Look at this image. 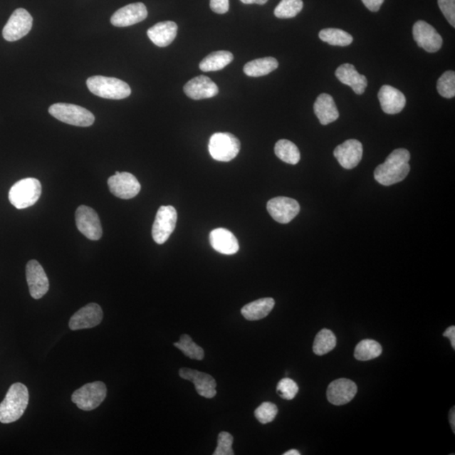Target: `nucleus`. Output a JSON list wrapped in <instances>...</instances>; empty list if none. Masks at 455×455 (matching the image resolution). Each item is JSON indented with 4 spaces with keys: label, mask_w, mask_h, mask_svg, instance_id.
I'll return each mask as SVG.
<instances>
[{
    "label": "nucleus",
    "mask_w": 455,
    "mask_h": 455,
    "mask_svg": "<svg viewBox=\"0 0 455 455\" xmlns=\"http://www.w3.org/2000/svg\"><path fill=\"white\" fill-rule=\"evenodd\" d=\"M362 142L357 140H348L334 150V156L344 169H351L357 167L362 158Z\"/></svg>",
    "instance_id": "obj_16"
},
{
    "label": "nucleus",
    "mask_w": 455,
    "mask_h": 455,
    "mask_svg": "<svg viewBox=\"0 0 455 455\" xmlns=\"http://www.w3.org/2000/svg\"><path fill=\"white\" fill-rule=\"evenodd\" d=\"M438 4L449 24L455 27V0H438Z\"/></svg>",
    "instance_id": "obj_39"
},
{
    "label": "nucleus",
    "mask_w": 455,
    "mask_h": 455,
    "mask_svg": "<svg viewBox=\"0 0 455 455\" xmlns=\"http://www.w3.org/2000/svg\"><path fill=\"white\" fill-rule=\"evenodd\" d=\"M174 346L181 350L191 360H202L204 357V351L199 345L192 341L190 335L184 334L181 335L180 341L174 343Z\"/></svg>",
    "instance_id": "obj_33"
},
{
    "label": "nucleus",
    "mask_w": 455,
    "mask_h": 455,
    "mask_svg": "<svg viewBox=\"0 0 455 455\" xmlns=\"http://www.w3.org/2000/svg\"><path fill=\"white\" fill-rule=\"evenodd\" d=\"M243 4H260V6H263L268 0H241Z\"/></svg>",
    "instance_id": "obj_43"
},
{
    "label": "nucleus",
    "mask_w": 455,
    "mask_h": 455,
    "mask_svg": "<svg viewBox=\"0 0 455 455\" xmlns=\"http://www.w3.org/2000/svg\"><path fill=\"white\" fill-rule=\"evenodd\" d=\"M86 85L92 94L105 99H125L131 95L132 92L126 82L118 80L117 78L92 76L87 80Z\"/></svg>",
    "instance_id": "obj_3"
},
{
    "label": "nucleus",
    "mask_w": 455,
    "mask_h": 455,
    "mask_svg": "<svg viewBox=\"0 0 455 455\" xmlns=\"http://www.w3.org/2000/svg\"><path fill=\"white\" fill-rule=\"evenodd\" d=\"M274 305L275 300L273 298H260L244 306L241 314L248 320H261L270 314Z\"/></svg>",
    "instance_id": "obj_26"
},
{
    "label": "nucleus",
    "mask_w": 455,
    "mask_h": 455,
    "mask_svg": "<svg viewBox=\"0 0 455 455\" xmlns=\"http://www.w3.org/2000/svg\"><path fill=\"white\" fill-rule=\"evenodd\" d=\"M26 275L31 296L35 300L43 298L49 291V280L38 261L31 260L26 265Z\"/></svg>",
    "instance_id": "obj_14"
},
{
    "label": "nucleus",
    "mask_w": 455,
    "mask_h": 455,
    "mask_svg": "<svg viewBox=\"0 0 455 455\" xmlns=\"http://www.w3.org/2000/svg\"><path fill=\"white\" fill-rule=\"evenodd\" d=\"M110 192L121 199H131L139 194L141 185L132 174L128 172L115 173L108 179Z\"/></svg>",
    "instance_id": "obj_11"
},
{
    "label": "nucleus",
    "mask_w": 455,
    "mask_h": 455,
    "mask_svg": "<svg viewBox=\"0 0 455 455\" xmlns=\"http://www.w3.org/2000/svg\"><path fill=\"white\" fill-rule=\"evenodd\" d=\"M184 92L192 100L212 98L219 93V87L210 78L200 75L193 78L184 86Z\"/></svg>",
    "instance_id": "obj_20"
},
{
    "label": "nucleus",
    "mask_w": 455,
    "mask_h": 455,
    "mask_svg": "<svg viewBox=\"0 0 455 455\" xmlns=\"http://www.w3.org/2000/svg\"><path fill=\"white\" fill-rule=\"evenodd\" d=\"M384 1L385 0H362L365 6L372 12L379 11Z\"/></svg>",
    "instance_id": "obj_41"
},
{
    "label": "nucleus",
    "mask_w": 455,
    "mask_h": 455,
    "mask_svg": "<svg viewBox=\"0 0 455 455\" xmlns=\"http://www.w3.org/2000/svg\"><path fill=\"white\" fill-rule=\"evenodd\" d=\"M357 386L351 380L339 379L333 381L328 386V399L334 406L346 404L355 397Z\"/></svg>",
    "instance_id": "obj_19"
},
{
    "label": "nucleus",
    "mask_w": 455,
    "mask_h": 455,
    "mask_svg": "<svg viewBox=\"0 0 455 455\" xmlns=\"http://www.w3.org/2000/svg\"><path fill=\"white\" fill-rule=\"evenodd\" d=\"M272 218L280 224H288L300 213V206L296 200L278 197L271 199L266 205Z\"/></svg>",
    "instance_id": "obj_13"
},
{
    "label": "nucleus",
    "mask_w": 455,
    "mask_h": 455,
    "mask_svg": "<svg viewBox=\"0 0 455 455\" xmlns=\"http://www.w3.org/2000/svg\"><path fill=\"white\" fill-rule=\"evenodd\" d=\"M107 397V386L100 381L86 384L72 394V402L83 411L90 412L98 408Z\"/></svg>",
    "instance_id": "obj_7"
},
{
    "label": "nucleus",
    "mask_w": 455,
    "mask_h": 455,
    "mask_svg": "<svg viewBox=\"0 0 455 455\" xmlns=\"http://www.w3.org/2000/svg\"><path fill=\"white\" fill-rule=\"evenodd\" d=\"M234 55L228 51H217L210 53L199 64L204 72H213L223 70L233 61Z\"/></svg>",
    "instance_id": "obj_28"
},
{
    "label": "nucleus",
    "mask_w": 455,
    "mask_h": 455,
    "mask_svg": "<svg viewBox=\"0 0 455 455\" xmlns=\"http://www.w3.org/2000/svg\"><path fill=\"white\" fill-rule=\"evenodd\" d=\"M335 76L342 84L350 86L357 95L365 93L367 86V78L360 75L350 63H344L335 70Z\"/></svg>",
    "instance_id": "obj_23"
},
{
    "label": "nucleus",
    "mask_w": 455,
    "mask_h": 455,
    "mask_svg": "<svg viewBox=\"0 0 455 455\" xmlns=\"http://www.w3.org/2000/svg\"><path fill=\"white\" fill-rule=\"evenodd\" d=\"M178 26L173 21L159 22L147 31L152 43L160 48L167 47L177 38Z\"/></svg>",
    "instance_id": "obj_24"
},
{
    "label": "nucleus",
    "mask_w": 455,
    "mask_h": 455,
    "mask_svg": "<svg viewBox=\"0 0 455 455\" xmlns=\"http://www.w3.org/2000/svg\"><path fill=\"white\" fill-rule=\"evenodd\" d=\"M382 351V347L378 342L366 339L357 345L354 357L357 360L369 361L380 357Z\"/></svg>",
    "instance_id": "obj_30"
},
{
    "label": "nucleus",
    "mask_w": 455,
    "mask_h": 455,
    "mask_svg": "<svg viewBox=\"0 0 455 455\" xmlns=\"http://www.w3.org/2000/svg\"><path fill=\"white\" fill-rule=\"evenodd\" d=\"M319 38L326 43L340 46V47H346V46L352 44L353 41L352 35L347 33V31L335 28L321 30Z\"/></svg>",
    "instance_id": "obj_32"
},
{
    "label": "nucleus",
    "mask_w": 455,
    "mask_h": 455,
    "mask_svg": "<svg viewBox=\"0 0 455 455\" xmlns=\"http://www.w3.org/2000/svg\"><path fill=\"white\" fill-rule=\"evenodd\" d=\"M412 33L418 47L424 49L427 53H436L442 48V36L434 26L426 21H417L413 26Z\"/></svg>",
    "instance_id": "obj_12"
},
{
    "label": "nucleus",
    "mask_w": 455,
    "mask_h": 455,
    "mask_svg": "<svg viewBox=\"0 0 455 455\" xmlns=\"http://www.w3.org/2000/svg\"><path fill=\"white\" fill-rule=\"evenodd\" d=\"M455 412H454V407H453L451 409V411H450L449 412V422H450V425H451L452 429L454 433H455Z\"/></svg>",
    "instance_id": "obj_44"
},
{
    "label": "nucleus",
    "mask_w": 455,
    "mask_h": 455,
    "mask_svg": "<svg viewBox=\"0 0 455 455\" xmlns=\"http://www.w3.org/2000/svg\"><path fill=\"white\" fill-rule=\"evenodd\" d=\"M103 319V311L95 303H90L81 308L70 320V328L72 330L93 328L98 325Z\"/></svg>",
    "instance_id": "obj_15"
},
{
    "label": "nucleus",
    "mask_w": 455,
    "mask_h": 455,
    "mask_svg": "<svg viewBox=\"0 0 455 455\" xmlns=\"http://www.w3.org/2000/svg\"><path fill=\"white\" fill-rule=\"evenodd\" d=\"M410 159L411 155L407 150H394L385 163L378 165L375 169L376 182L385 187L402 182L410 172Z\"/></svg>",
    "instance_id": "obj_1"
},
{
    "label": "nucleus",
    "mask_w": 455,
    "mask_h": 455,
    "mask_svg": "<svg viewBox=\"0 0 455 455\" xmlns=\"http://www.w3.org/2000/svg\"><path fill=\"white\" fill-rule=\"evenodd\" d=\"M278 68L277 59L273 57H266L247 63L244 66V73L250 77H261L269 75Z\"/></svg>",
    "instance_id": "obj_27"
},
{
    "label": "nucleus",
    "mask_w": 455,
    "mask_h": 455,
    "mask_svg": "<svg viewBox=\"0 0 455 455\" xmlns=\"http://www.w3.org/2000/svg\"><path fill=\"white\" fill-rule=\"evenodd\" d=\"M148 11L142 3H135L119 9L111 18L112 24L117 27H126L145 21Z\"/></svg>",
    "instance_id": "obj_18"
},
{
    "label": "nucleus",
    "mask_w": 455,
    "mask_h": 455,
    "mask_svg": "<svg viewBox=\"0 0 455 455\" xmlns=\"http://www.w3.org/2000/svg\"><path fill=\"white\" fill-rule=\"evenodd\" d=\"M209 150L217 162H229L236 157L241 150V142L229 132H217L210 137Z\"/></svg>",
    "instance_id": "obj_6"
},
{
    "label": "nucleus",
    "mask_w": 455,
    "mask_h": 455,
    "mask_svg": "<svg viewBox=\"0 0 455 455\" xmlns=\"http://www.w3.org/2000/svg\"><path fill=\"white\" fill-rule=\"evenodd\" d=\"M314 112L320 124H328L337 121L339 118V112L332 95L321 94L317 98L314 105Z\"/></svg>",
    "instance_id": "obj_25"
},
{
    "label": "nucleus",
    "mask_w": 455,
    "mask_h": 455,
    "mask_svg": "<svg viewBox=\"0 0 455 455\" xmlns=\"http://www.w3.org/2000/svg\"><path fill=\"white\" fill-rule=\"evenodd\" d=\"M303 7L302 0H281L275 9L274 15L279 19H291L300 13Z\"/></svg>",
    "instance_id": "obj_34"
},
{
    "label": "nucleus",
    "mask_w": 455,
    "mask_h": 455,
    "mask_svg": "<svg viewBox=\"0 0 455 455\" xmlns=\"http://www.w3.org/2000/svg\"><path fill=\"white\" fill-rule=\"evenodd\" d=\"M177 212L172 206H162L155 216L152 236L154 241L162 245L167 242L176 229Z\"/></svg>",
    "instance_id": "obj_8"
},
{
    "label": "nucleus",
    "mask_w": 455,
    "mask_h": 455,
    "mask_svg": "<svg viewBox=\"0 0 455 455\" xmlns=\"http://www.w3.org/2000/svg\"><path fill=\"white\" fill-rule=\"evenodd\" d=\"M33 19L25 9H17L12 14L3 29V38L8 41H16L24 38L31 30Z\"/></svg>",
    "instance_id": "obj_9"
},
{
    "label": "nucleus",
    "mask_w": 455,
    "mask_h": 455,
    "mask_svg": "<svg viewBox=\"0 0 455 455\" xmlns=\"http://www.w3.org/2000/svg\"><path fill=\"white\" fill-rule=\"evenodd\" d=\"M49 113L58 120L76 127H90L95 122V116L80 105L56 103L51 105Z\"/></svg>",
    "instance_id": "obj_5"
},
{
    "label": "nucleus",
    "mask_w": 455,
    "mask_h": 455,
    "mask_svg": "<svg viewBox=\"0 0 455 455\" xmlns=\"http://www.w3.org/2000/svg\"><path fill=\"white\" fill-rule=\"evenodd\" d=\"M277 392L280 397L289 401V399L296 398L298 392V386L293 380L284 378L279 381Z\"/></svg>",
    "instance_id": "obj_37"
},
{
    "label": "nucleus",
    "mask_w": 455,
    "mask_h": 455,
    "mask_svg": "<svg viewBox=\"0 0 455 455\" xmlns=\"http://www.w3.org/2000/svg\"><path fill=\"white\" fill-rule=\"evenodd\" d=\"M210 8L217 14H225L229 11V0H210Z\"/></svg>",
    "instance_id": "obj_40"
},
{
    "label": "nucleus",
    "mask_w": 455,
    "mask_h": 455,
    "mask_svg": "<svg viewBox=\"0 0 455 455\" xmlns=\"http://www.w3.org/2000/svg\"><path fill=\"white\" fill-rule=\"evenodd\" d=\"M209 241L216 251L224 255H234L240 249L234 234L226 229H215L210 233Z\"/></svg>",
    "instance_id": "obj_22"
},
{
    "label": "nucleus",
    "mask_w": 455,
    "mask_h": 455,
    "mask_svg": "<svg viewBox=\"0 0 455 455\" xmlns=\"http://www.w3.org/2000/svg\"><path fill=\"white\" fill-rule=\"evenodd\" d=\"M75 220L78 229L91 241H98L103 236V226L98 213L93 209L81 205L77 209Z\"/></svg>",
    "instance_id": "obj_10"
},
{
    "label": "nucleus",
    "mask_w": 455,
    "mask_h": 455,
    "mask_svg": "<svg viewBox=\"0 0 455 455\" xmlns=\"http://www.w3.org/2000/svg\"><path fill=\"white\" fill-rule=\"evenodd\" d=\"M444 337L448 338L451 342V346L453 348H455V326H450L447 330L444 333Z\"/></svg>",
    "instance_id": "obj_42"
},
{
    "label": "nucleus",
    "mask_w": 455,
    "mask_h": 455,
    "mask_svg": "<svg viewBox=\"0 0 455 455\" xmlns=\"http://www.w3.org/2000/svg\"><path fill=\"white\" fill-rule=\"evenodd\" d=\"M179 375L183 380H189L194 384L197 392L201 397L211 399L217 394L216 392L217 384L212 376L200 371L187 369V367H183L179 370Z\"/></svg>",
    "instance_id": "obj_17"
},
{
    "label": "nucleus",
    "mask_w": 455,
    "mask_h": 455,
    "mask_svg": "<svg viewBox=\"0 0 455 455\" xmlns=\"http://www.w3.org/2000/svg\"><path fill=\"white\" fill-rule=\"evenodd\" d=\"M275 154L283 162L297 164L300 160V152L293 142L281 140L277 142L274 148Z\"/></svg>",
    "instance_id": "obj_29"
},
{
    "label": "nucleus",
    "mask_w": 455,
    "mask_h": 455,
    "mask_svg": "<svg viewBox=\"0 0 455 455\" xmlns=\"http://www.w3.org/2000/svg\"><path fill=\"white\" fill-rule=\"evenodd\" d=\"M41 194V184L36 178L17 182L9 192V200L17 209L30 208L38 202Z\"/></svg>",
    "instance_id": "obj_4"
},
{
    "label": "nucleus",
    "mask_w": 455,
    "mask_h": 455,
    "mask_svg": "<svg viewBox=\"0 0 455 455\" xmlns=\"http://www.w3.org/2000/svg\"><path fill=\"white\" fill-rule=\"evenodd\" d=\"M337 346V338L328 329H323L316 335L313 345V351L318 356H323L325 354L333 351Z\"/></svg>",
    "instance_id": "obj_31"
},
{
    "label": "nucleus",
    "mask_w": 455,
    "mask_h": 455,
    "mask_svg": "<svg viewBox=\"0 0 455 455\" xmlns=\"http://www.w3.org/2000/svg\"><path fill=\"white\" fill-rule=\"evenodd\" d=\"M284 455H300V453L298 451V450L296 449H291L289 450V451L284 453Z\"/></svg>",
    "instance_id": "obj_45"
},
{
    "label": "nucleus",
    "mask_w": 455,
    "mask_h": 455,
    "mask_svg": "<svg viewBox=\"0 0 455 455\" xmlns=\"http://www.w3.org/2000/svg\"><path fill=\"white\" fill-rule=\"evenodd\" d=\"M381 108L386 114H398L406 107V96L394 87L384 85L378 94Z\"/></svg>",
    "instance_id": "obj_21"
},
{
    "label": "nucleus",
    "mask_w": 455,
    "mask_h": 455,
    "mask_svg": "<svg viewBox=\"0 0 455 455\" xmlns=\"http://www.w3.org/2000/svg\"><path fill=\"white\" fill-rule=\"evenodd\" d=\"M278 407L275 404L264 402L257 407L255 411V417L261 424H268L272 422L278 415Z\"/></svg>",
    "instance_id": "obj_36"
},
{
    "label": "nucleus",
    "mask_w": 455,
    "mask_h": 455,
    "mask_svg": "<svg viewBox=\"0 0 455 455\" xmlns=\"http://www.w3.org/2000/svg\"><path fill=\"white\" fill-rule=\"evenodd\" d=\"M29 403V392L25 385L16 383L11 386L6 398L0 403V422L12 424L24 414Z\"/></svg>",
    "instance_id": "obj_2"
},
{
    "label": "nucleus",
    "mask_w": 455,
    "mask_h": 455,
    "mask_svg": "<svg viewBox=\"0 0 455 455\" xmlns=\"http://www.w3.org/2000/svg\"><path fill=\"white\" fill-rule=\"evenodd\" d=\"M234 438L227 432H221L218 436V446L216 448L214 455H233L234 450L232 445Z\"/></svg>",
    "instance_id": "obj_38"
},
{
    "label": "nucleus",
    "mask_w": 455,
    "mask_h": 455,
    "mask_svg": "<svg viewBox=\"0 0 455 455\" xmlns=\"http://www.w3.org/2000/svg\"><path fill=\"white\" fill-rule=\"evenodd\" d=\"M436 90L443 98H454L455 96V73L451 70L444 73L438 80Z\"/></svg>",
    "instance_id": "obj_35"
}]
</instances>
